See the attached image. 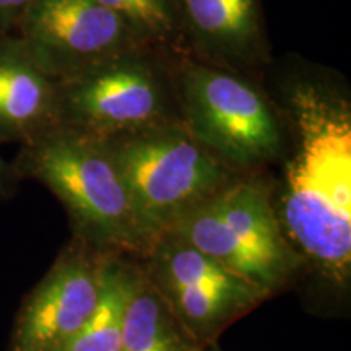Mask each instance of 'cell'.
I'll use <instances>...</instances> for the list:
<instances>
[{"label":"cell","instance_id":"1","mask_svg":"<svg viewBox=\"0 0 351 351\" xmlns=\"http://www.w3.org/2000/svg\"><path fill=\"white\" fill-rule=\"evenodd\" d=\"M296 150L276 204L293 247L332 282L351 274V108L320 82H298L287 96Z\"/></svg>","mask_w":351,"mask_h":351},{"label":"cell","instance_id":"2","mask_svg":"<svg viewBox=\"0 0 351 351\" xmlns=\"http://www.w3.org/2000/svg\"><path fill=\"white\" fill-rule=\"evenodd\" d=\"M54 194L67 212L73 238L99 251L140 258L147 245L108 140L57 125L20 148L12 165Z\"/></svg>","mask_w":351,"mask_h":351},{"label":"cell","instance_id":"3","mask_svg":"<svg viewBox=\"0 0 351 351\" xmlns=\"http://www.w3.org/2000/svg\"><path fill=\"white\" fill-rule=\"evenodd\" d=\"M169 231L269 298L306 263L285 236L271 186L251 173L236 176Z\"/></svg>","mask_w":351,"mask_h":351},{"label":"cell","instance_id":"4","mask_svg":"<svg viewBox=\"0 0 351 351\" xmlns=\"http://www.w3.org/2000/svg\"><path fill=\"white\" fill-rule=\"evenodd\" d=\"M108 142L147 252L184 213L241 174L197 142L181 119Z\"/></svg>","mask_w":351,"mask_h":351},{"label":"cell","instance_id":"5","mask_svg":"<svg viewBox=\"0 0 351 351\" xmlns=\"http://www.w3.org/2000/svg\"><path fill=\"white\" fill-rule=\"evenodd\" d=\"M179 117L192 137L231 169L244 173L282 153L278 117L265 95L228 70L186 65L179 77Z\"/></svg>","mask_w":351,"mask_h":351},{"label":"cell","instance_id":"6","mask_svg":"<svg viewBox=\"0 0 351 351\" xmlns=\"http://www.w3.org/2000/svg\"><path fill=\"white\" fill-rule=\"evenodd\" d=\"M147 51L124 52L57 82L60 125L112 140L181 119L178 96Z\"/></svg>","mask_w":351,"mask_h":351},{"label":"cell","instance_id":"7","mask_svg":"<svg viewBox=\"0 0 351 351\" xmlns=\"http://www.w3.org/2000/svg\"><path fill=\"white\" fill-rule=\"evenodd\" d=\"M137 261L174 317L200 346L217 345L231 324L269 300L171 231Z\"/></svg>","mask_w":351,"mask_h":351},{"label":"cell","instance_id":"8","mask_svg":"<svg viewBox=\"0 0 351 351\" xmlns=\"http://www.w3.org/2000/svg\"><path fill=\"white\" fill-rule=\"evenodd\" d=\"M16 32L34 64L56 82L124 52L148 49L96 0H32Z\"/></svg>","mask_w":351,"mask_h":351},{"label":"cell","instance_id":"9","mask_svg":"<svg viewBox=\"0 0 351 351\" xmlns=\"http://www.w3.org/2000/svg\"><path fill=\"white\" fill-rule=\"evenodd\" d=\"M111 254L73 238L21 302L10 351H60L99 304Z\"/></svg>","mask_w":351,"mask_h":351},{"label":"cell","instance_id":"10","mask_svg":"<svg viewBox=\"0 0 351 351\" xmlns=\"http://www.w3.org/2000/svg\"><path fill=\"white\" fill-rule=\"evenodd\" d=\"M57 125V82L34 64L16 34L0 38V143L23 147Z\"/></svg>","mask_w":351,"mask_h":351},{"label":"cell","instance_id":"11","mask_svg":"<svg viewBox=\"0 0 351 351\" xmlns=\"http://www.w3.org/2000/svg\"><path fill=\"white\" fill-rule=\"evenodd\" d=\"M179 26L202 54L252 62L263 51L258 0H174Z\"/></svg>","mask_w":351,"mask_h":351},{"label":"cell","instance_id":"12","mask_svg":"<svg viewBox=\"0 0 351 351\" xmlns=\"http://www.w3.org/2000/svg\"><path fill=\"white\" fill-rule=\"evenodd\" d=\"M166 302L145 276L137 258L132 263L119 351H200Z\"/></svg>","mask_w":351,"mask_h":351},{"label":"cell","instance_id":"13","mask_svg":"<svg viewBox=\"0 0 351 351\" xmlns=\"http://www.w3.org/2000/svg\"><path fill=\"white\" fill-rule=\"evenodd\" d=\"M132 263L125 256L111 254L98 307L60 351H119Z\"/></svg>","mask_w":351,"mask_h":351},{"label":"cell","instance_id":"14","mask_svg":"<svg viewBox=\"0 0 351 351\" xmlns=\"http://www.w3.org/2000/svg\"><path fill=\"white\" fill-rule=\"evenodd\" d=\"M129 26L135 38L150 49L176 38L179 26L174 0H96Z\"/></svg>","mask_w":351,"mask_h":351},{"label":"cell","instance_id":"15","mask_svg":"<svg viewBox=\"0 0 351 351\" xmlns=\"http://www.w3.org/2000/svg\"><path fill=\"white\" fill-rule=\"evenodd\" d=\"M32 0H0V38L13 34Z\"/></svg>","mask_w":351,"mask_h":351},{"label":"cell","instance_id":"16","mask_svg":"<svg viewBox=\"0 0 351 351\" xmlns=\"http://www.w3.org/2000/svg\"><path fill=\"white\" fill-rule=\"evenodd\" d=\"M20 179L15 169H13V166L0 156V199H5V197L12 195Z\"/></svg>","mask_w":351,"mask_h":351},{"label":"cell","instance_id":"17","mask_svg":"<svg viewBox=\"0 0 351 351\" xmlns=\"http://www.w3.org/2000/svg\"><path fill=\"white\" fill-rule=\"evenodd\" d=\"M200 351H219V350L215 345H212V346H205V348H202Z\"/></svg>","mask_w":351,"mask_h":351}]
</instances>
